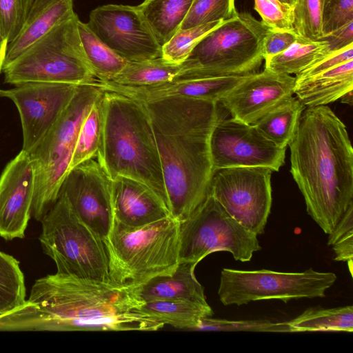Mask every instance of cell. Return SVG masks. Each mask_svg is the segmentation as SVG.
<instances>
[{
	"instance_id": "5b68a950",
	"label": "cell",
	"mask_w": 353,
	"mask_h": 353,
	"mask_svg": "<svg viewBox=\"0 0 353 353\" xmlns=\"http://www.w3.org/2000/svg\"><path fill=\"white\" fill-rule=\"evenodd\" d=\"M179 222L171 216L132 227L113 219L103 243L110 279L141 285L150 279L172 273L179 263Z\"/></svg>"
},
{
	"instance_id": "277c9868",
	"label": "cell",
	"mask_w": 353,
	"mask_h": 353,
	"mask_svg": "<svg viewBox=\"0 0 353 353\" xmlns=\"http://www.w3.org/2000/svg\"><path fill=\"white\" fill-rule=\"evenodd\" d=\"M103 141L98 157L105 170L112 179L125 176L145 183L168 208L158 148L144 104L108 90H103Z\"/></svg>"
},
{
	"instance_id": "e575fe53",
	"label": "cell",
	"mask_w": 353,
	"mask_h": 353,
	"mask_svg": "<svg viewBox=\"0 0 353 353\" xmlns=\"http://www.w3.org/2000/svg\"><path fill=\"white\" fill-rule=\"evenodd\" d=\"M324 0H297L294 7V28L303 37L314 41L323 36L322 13Z\"/></svg>"
},
{
	"instance_id": "484cf974",
	"label": "cell",
	"mask_w": 353,
	"mask_h": 353,
	"mask_svg": "<svg viewBox=\"0 0 353 353\" xmlns=\"http://www.w3.org/2000/svg\"><path fill=\"white\" fill-rule=\"evenodd\" d=\"M192 2V0H144L137 7L162 47L180 30Z\"/></svg>"
},
{
	"instance_id": "3957f363",
	"label": "cell",
	"mask_w": 353,
	"mask_h": 353,
	"mask_svg": "<svg viewBox=\"0 0 353 353\" xmlns=\"http://www.w3.org/2000/svg\"><path fill=\"white\" fill-rule=\"evenodd\" d=\"M290 172L309 215L329 234L353 203V149L327 105L306 107L288 145Z\"/></svg>"
},
{
	"instance_id": "7c38bea8",
	"label": "cell",
	"mask_w": 353,
	"mask_h": 353,
	"mask_svg": "<svg viewBox=\"0 0 353 353\" xmlns=\"http://www.w3.org/2000/svg\"><path fill=\"white\" fill-rule=\"evenodd\" d=\"M272 172L263 167L215 170L209 194L246 229L263 234L272 206Z\"/></svg>"
},
{
	"instance_id": "ba28073f",
	"label": "cell",
	"mask_w": 353,
	"mask_h": 353,
	"mask_svg": "<svg viewBox=\"0 0 353 353\" xmlns=\"http://www.w3.org/2000/svg\"><path fill=\"white\" fill-rule=\"evenodd\" d=\"M41 223L39 240L43 252L55 263L57 273L110 280L103 239L77 216L63 194Z\"/></svg>"
},
{
	"instance_id": "7bdbcfd3",
	"label": "cell",
	"mask_w": 353,
	"mask_h": 353,
	"mask_svg": "<svg viewBox=\"0 0 353 353\" xmlns=\"http://www.w3.org/2000/svg\"><path fill=\"white\" fill-rule=\"evenodd\" d=\"M332 246L336 255L334 260L347 262L352 275L353 233L343 236Z\"/></svg>"
},
{
	"instance_id": "ffe728a7",
	"label": "cell",
	"mask_w": 353,
	"mask_h": 353,
	"mask_svg": "<svg viewBox=\"0 0 353 353\" xmlns=\"http://www.w3.org/2000/svg\"><path fill=\"white\" fill-rule=\"evenodd\" d=\"M111 199L113 219L128 226H141L170 216L159 196L149 186L132 178H113Z\"/></svg>"
},
{
	"instance_id": "d6986e66",
	"label": "cell",
	"mask_w": 353,
	"mask_h": 353,
	"mask_svg": "<svg viewBox=\"0 0 353 353\" xmlns=\"http://www.w3.org/2000/svg\"><path fill=\"white\" fill-rule=\"evenodd\" d=\"M252 74L205 78L177 77L170 82L144 87H127L105 81H100L99 85L103 90L119 92L142 102L181 97L219 103Z\"/></svg>"
},
{
	"instance_id": "52a82bcc",
	"label": "cell",
	"mask_w": 353,
	"mask_h": 353,
	"mask_svg": "<svg viewBox=\"0 0 353 353\" xmlns=\"http://www.w3.org/2000/svg\"><path fill=\"white\" fill-rule=\"evenodd\" d=\"M79 20L75 13L3 68L5 82L14 85L29 82L94 83L97 79L82 47Z\"/></svg>"
},
{
	"instance_id": "7402d4cb",
	"label": "cell",
	"mask_w": 353,
	"mask_h": 353,
	"mask_svg": "<svg viewBox=\"0 0 353 353\" xmlns=\"http://www.w3.org/2000/svg\"><path fill=\"white\" fill-rule=\"evenodd\" d=\"M196 263L179 262L169 274L154 276L139 285V295L144 302L159 300H186L206 305L204 288L197 281Z\"/></svg>"
},
{
	"instance_id": "30bf717a",
	"label": "cell",
	"mask_w": 353,
	"mask_h": 353,
	"mask_svg": "<svg viewBox=\"0 0 353 353\" xmlns=\"http://www.w3.org/2000/svg\"><path fill=\"white\" fill-rule=\"evenodd\" d=\"M261 249L257 235L234 219L210 194L192 216L179 222V262L198 264L217 251L229 252L236 261L246 262Z\"/></svg>"
},
{
	"instance_id": "b9f144b4",
	"label": "cell",
	"mask_w": 353,
	"mask_h": 353,
	"mask_svg": "<svg viewBox=\"0 0 353 353\" xmlns=\"http://www.w3.org/2000/svg\"><path fill=\"white\" fill-rule=\"evenodd\" d=\"M320 40L327 43L330 53L352 44L353 21L324 35Z\"/></svg>"
},
{
	"instance_id": "f1b7e54d",
	"label": "cell",
	"mask_w": 353,
	"mask_h": 353,
	"mask_svg": "<svg viewBox=\"0 0 353 353\" xmlns=\"http://www.w3.org/2000/svg\"><path fill=\"white\" fill-rule=\"evenodd\" d=\"M78 31L89 67L97 81H110L123 69L127 61L119 56L90 28L78 21Z\"/></svg>"
},
{
	"instance_id": "8992f818",
	"label": "cell",
	"mask_w": 353,
	"mask_h": 353,
	"mask_svg": "<svg viewBox=\"0 0 353 353\" xmlns=\"http://www.w3.org/2000/svg\"><path fill=\"white\" fill-rule=\"evenodd\" d=\"M103 92L97 84L79 85L59 119L30 155L35 167V187L31 217L40 221L59 198L70 170L81 125L92 105Z\"/></svg>"
},
{
	"instance_id": "60d3db41",
	"label": "cell",
	"mask_w": 353,
	"mask_h": 353,
	"mask_svg": "<svg viewBox=\"0 0 353 353\" xmlns=\"http://www.w3.org/2000/svg\"><path fill=\"white\" fill-rule=\"evenodd\" d=\"M298 37L295 31H276L268 29L263 42L264 60L285 50Z\"/></svg>"
},
{
	"instance_id": "bcb514c9",
	"label": "cell",
	"mask_w": 353,
	"mask_h": 353,
	"mask_svg": "<svg viewBox=\"0 0 353 353\" xmlns=\"http://www.w3.org/2000/svg\"><path fill=\"white\" fill-rule=\"evenodd\" d=\"M341 102L352 105V90L345 93L341 98Z\"/></svg>"
},
{
	"instance_id": "4316f807",
	"label": "cell",
	"mask_w": 353,
	"mask_h": 353,
	"mask_svg": "<svg viewBox=\"0 0 353 353\" xmlns=\"http://www.w3.org/2000/svg\"><path fill=\"white\" fill-rule=\"evenodd\" d=\"M329 54L325 41H314L299 35L285 50L265 59V68L276 73L296 75Z\"/></svg>"
},
{
	"instance_id": "d6a6232c",
	"label": "cell",
	"mask_w": 353,
	"mask_h": 353,
	"mask_svg": "<svg viewBox=\"0 0 353 353\" xmlns=\"http://www.w3.org/2000/svg\"><path fill=\"white\" fill-rule=\"evenodd\" d=\"M226 21L219 20L180 30L162 46V57L173 63H179L185 61L194 47L205 35Z\"/></svg>"
},
{
	"instance_id": "f6af8a7d",
	"label": "cell",
	"mask_w": 353,
	"mask_h": 353,
	"mask_svg": "<svg viewBox=\"0 0 353 353\" xmlns=\"http://www.w3.org/2000/svg\"><path fill=\"white\" fill-rule=\"evenodd\" d=\"M8 41L0 30V72L3 71Z\"/></svg>"
},
{
	"instance_id": "7dc6e473",
	"label": "cell",
	"mask_w": 353,
	"mask_h": 353,
	"mask_svg": "<svg viewBox=\"0 0 353 353\" xmlns=\"http://www.w3.org/2000/svg\"><path fill=\"white\" fill-rule=\"evenodd\" d=\"M280 1L288 4L292 7H294V6L296 3L297 0H279Z\"/></svg>"
},
{
	"instance_id": "9a60e30c",
	"label": "cell",
	"mask_w": 353,
	"mask_h": 353,
	"mask_svg": "<svg viewBox=\"0 0 353 353\" xmlns=\"http://www.w3.org/2000/svg\"><path fill=\"white\" fill-rule=\"evenodd\" d=\"M79 85L29 82L0 89V97L12 101L19 113L22 150L31 152L59 119Z\"/></svg>"
},
{
	"instance_id": "ac0fdd59",
	"label": "cell",
	"mask_w": 353,
	"mask_h": 353,
	"mask_svg": "<svg viewBox=\"0 0 353 353\" xmlns=\"http://www.w3.org/2000/svg\"><path fill=\"white\" fill-rule=\"evenodd\" d=\"M295 77L265 68L252 74L219 102L231 117L254 125L294 94Z\"/></svg>"
},
{
	"instance_id": "4dcf8cb0",
	"label": "cell",
	"mask_w": 353,
	"mask_h": 353,
	"mask_svg": "<svg viewBox=\"0 0 353 353\" xmlns=\"http://www.w3.org/2000/svg\"><path fill=\"white\" fill-rule=\"evenodd\" d=\"M292 332L353 331V306L311 307L288 321Z\"/></svg>"
},
{
	"instance_id": "1f68e13d",
	"label": "cell",
	"mask_w": 353,
	"mask_h": 353,
	"mask_svg": "<svg viewBox=\"0 0 353 353\" xmlns=\"http://www.w3.org/2000/svg\"><path fill=\"white\" fill-rule=\"evenodd\" d=\"M26 296L25 279L19 262L0 251V316L23 305Z\"/></svg>"
},
{
	"instance_id": "f35d334b",
	"label": "cell",
	"mask_w": 353,
	"mask_h": 353,
	"mask_svg": "<svg viewBox=\"0 0 353 353\" xmlns=\"http://www.w3.org/2000/svg\"><path fill=\"white\" fill-rule=\"evenodd\" d=\"M352 21L353 0H324L322 13L323 36Z\"/></svg>"
},
{
	"instance_id": "e0dca14e",
	"label": "cell",
	"mask_w": 353,
	"mask_h": 353,
	"mask_svg": "<svg viewBox=\"0 0 353 353\" xmlns=\"http://www.w3.org/2000/svg\"><path fill=\"white\" fill-rule=\"evenodd\" d=\"M35 167L30 153L21 150L0 176V236L23 239L31 218Z\"/></svg>"
},
{
	"instance_id": "cb8c5ba5",
	"label": "cell",
	"mask_w": 353,
	"mask_h": 353,
	"mask_svg": "<svg viewBox=\"0 0 353 353\" xmlns=\"http://www.w3.org/2000/svg\"><path fill=\"white\" fill-rule=\"evenodd\" d=\"M195 67L192 59L173 63L162 57L141 61H128L123 69L109 82L127 87H144L170 82L184 71Z\"/></svg>"
},
{
	"instance_id": "d590c367",
	"label": "cell",
	"mask_w": 353,
	"mask_h": 353,
	"mask_svg": "<svg viewBox=\"0 0 353 353\" xmlns=\"http://www.w3.org/2000/svg\"><path fill=\"white\" fill-rule=\"evenodd\" d=\"M194 330L292 332L288 321H231L211 317L203 318Z\"/></svg>"
},
{
	"instance_id": "83f0119b",
	"label": "cell",
	"mask_w": 353,
	"mask_h": 353,
	"mask_svg": "<svg viewBox=\"0 0 353 353\" xmlns=\"http://www.w3.org/2000/svg\"><path fill=\"white\" fill-rule=\"evenodd\" d=\"M305 108L296 97L292 96L270 111L254 125L266 139L279 148H286L294 135Z\"/></svg>"
},
{
	"instance_id": "44dd1931",
	"label": "cell",
	"mask_w": 353,
	"mask_h": 353,
	"mask_svg": "<svg viewBox=\"0 0 353 353\" xmlns=\"http://www.w3.org/2000/svg\"><path fill=\"white\" fill-rule=\"evenodd\" d=\"M74 14L72 0H34L21 31L8 43L3 68Z\"/></svg>"
},
{
	"instance_id": "603a6c76",
	"label": "cell",
	"mask_w": 353,
	"mask_h": 353,
	"mask_svg": "<svg viewBox=\"0 0 353 353\" xmlns=\"http://www.w3.org/2000/svg\"><path fill=\"white\" fill-rule=\"evenodd\" d=\"M353 90V60L296 80L294 94L305 107L326 105Z\"/></svg>"
},
{
	"instance_id": "2e32d148",
	"label": "cell",
	"mask_w": 353,
	"mask_h": 353,
	"mask_svg": "<svg viewBox=\"0 0 353 353\" xmlns=\"http://www.w3.org/2000/svg\"><path fill=\"white\" fill-rule=\"evenodd\" d=\"M111 188L97 154L71 169L60 189L77 216L103 240L113 220Z\"/></svg>"
},
{
	"instance_id": "6da1fadb",
	"label": "cell",
	"mask_w": 353,
	"mask_h": 353,
	"mask_svg": "<svg viewBox=\"0 0 353 353\" xmlns=\"http://www.w3.org/2000/svg\"><path fill=\"white\" fill-rule=\"evenodd\" d=\"M139 285L55 273L36 280L23 305L3 314L4 331H155L164 326L138 311Z\"/></svg>"
},
{
	"instance_id": "74e56055",
	"label": "cell",
	"mask_w": 353,
	"mask_h": 353,
	"mask_svg": "<svg viewBox=\"0 0 353 353\" xmlns=\"http://www.w3.org/2000/svg\"><path fill=\"white\" fill-rule=\"evenodd\" d=\"M34 0H0V30L8 43L21 31Z\"/></svg>"
},
{
	"instance_id": "4fadbf2b",
	"label": "cell",
	"mask_w": 353,
	"mask_h": 353,
	"mask_svg": "<svg viewBox=\"0 0 353 353\" xmlns=\"http://www.w3.org/2000/svg\"><path fill=\"white\" fill-rule=\"evenodd\" d=\"M286 148L266 139L254 125L232 117L219 118L210 137L213 170L235 167H263L272 172L285 163Z\"/></svg>"
},
{
	"instance_id": "f546056e",
	"label": "cell",
	"mask_w": 353,
	"mask_h": 353,
	"mask_svg": "<svg viewBox=\"0 0 353 353\" xmlns=\"http://www.w3.org/2000/svg\"><path fill=\"white\" fill-rule=\"evenodd\" d=\"M103 134V90L92 105L81 125L72 156L70 170L98 154L102 148Z\"/></svg>"
},
{
	"instance_id": "d4e9b609",
	"label": "cell",
	"mask_w": 353,
	"mask_h": 353,
	"mask_svg": "<svg viewBox=\"0 0 353 353\" xmlns=\"http://www.w3.org/2000/svg\"><path fill=\"white\" fill-rule=\"evenodd\" d=\"M138 311L157 322L176 328L194 330L201 320L212 317L213 311L208 305L186 300H159L143 302Z\"/></svg>"
},
{
	"instance_id": "5bb4252c",
	"label": "cell",
	"mask_w": 353,
	"mask_h": 353,
	"mask_svg": "<svg viewBox=\"0 0 353 353\" xmlns=\"http://www.w3.org/2000/svg\"><path fill=\"white\" fill-rule=\"evenodd\" d=\"M87 24L106 46L127 61L162 57V47L137 6H100L90 12Z\"/></svg>"
},
{
	"instance_id": "7a4b0ae2",
	"label": "cell",
	"mask_w": 353,
	"mask_h": 353,
	"mask_svg": "<svg viewBox=\"0 0 353 353\" xmlns=\"http://www.w3.org/2000/svg\"><path fill=\"white\" fill-rule=\"evenodd\" d=\"M143 103L154 130L170 215L181 222L192 216L209 196L214 171L210 137L222 115L220 105L181 97Z\"/></svg>"
},
{
	"instance_id": "9c48e42d",
	"label": "cell",
	"mask_w": 353,
	"mask_h": 353,
	"mask_svg": "<svg viewBox=\"0 0 353 353\" xmlns=\"http://www.w3.org/2000/svg\"><path fill=\"white\" fill-rule=\"evenodd\" d=\"M268 28L250 13L240 12L205 35L188 59L194 68L178 77L244 76L258 72L264 60L263 42Z\"/></svg>"
},
{
	"instance_id": "8d00e7d4",
	"label": "cell",
	"mask_w": 353,
	"mask_h": 353,
	"mask_svg": "<svg viewBox=\"0 0 353 353\" xmlns=\"http://www.w3.org/2000/svg\"><path fill=\"white\" fill-rule=\"evenodd\" d=\"M261 23L276 31H294V7L279 0H254Z\"/></svg>"
},
{
	"instance_id": "836d02e7",
	"label": "cell",
	"mask_w": 353,
	"mask_h": 353,
	"mask_svg": "<svg viewBox=\"0 0 353 353\" xmlns=\"http://www.w3.org/2000/svg\"><path fill=\"white\" fill-rule=\"evenodd\" d=\"M238 14L235 0H192L181 29L219 20H228Z\"/></svg>"
},
{
	"instance_id": "8fae6325",
	"label": "cell",
	"mask_w": 353,
	"mask_h": 353,
	"mask_svg": "<svg viewBox=\"0 0 353 353\" xmlns=\"http://www.w3.org/2000/svg\"><path fill=\"white\" fill-rule=\"evenodd\" d=\"M333 272L312 268L301 272L269 270H239L223 268L218 294L224 305H241L251 301L323 298L336 281Z\"/></svg>"
},
{
	"instance_id": "ee69618b",
	"label": "cell",
	"mask_w": 353,
	"mask_h": 353,
	"mask_svg": "<svg viewBox=\"0 0 353 353\" xmlns=\"http://www.w3.org/2000/svg\"><path fill=\"white\" fill-rule=\"evenodd\" d=\"M353 233V203L338 221L331 233L329 234L327 245H334L343 236Z\"/></svg>"
},
{
	"instance_id": "ab89813d",
	"label": "cell",
	"mask_w": 353,
	"mask_h": 353,
	"mask_svg": "<svg viewBox=\"0 0 353 353\" xmlns=\"http://www.w3.org/2000/svg\"><path fill=\"white\" fill-rule=\"evenodd\" d=\"M351 60H353V43L329 54L321 60L296 74L295 79L301 80L314 76Z\"/></svg>"
}]
</instances>
